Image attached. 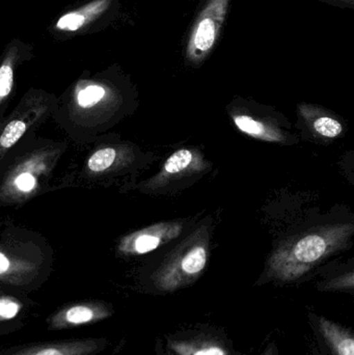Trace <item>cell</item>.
<instances>
[{"label":"cell","mask_w":354,"mask_h":355,"mask_svg":"<svg viewBox=\"0 0 354 355\" xmlns=\"http://www.w3.org/2000/svg\"><path fill=\"white\" fill-rule=\"evenodd\" d=\"M85 23V17L79 12H69V14L62 16L57 21V28L62 31H76L83 26Z\"/></svg>","instance_id":"cell-15"},{"label":"cell","mask_w":354,"mask_h":355,"mask_svg":"<svg viewBox=\"0 0 354 355\" xmlns=\"http://www.w3.org/2000/svg\"><path fill=\"white\" fill-rule=\"evenodd\" d=\"M166 347L170 355H241L224 331L209 325L166 336Z\"/></svg>","instance_id":"cell-2"},{"label":"cell","mask_w":354,"mask_h":355,"mask_svg":"<svg viewBox=\"0 0 354 355\" xmlns=\"http://www.w3.org/2000/svg\"><path fill=\"white\" fill-rule=\"evenodd\" d=\"M314 130L326 137H336L341 135L343 126L340 122L330 116H319L313 123Z\"/></svg>","instance_id":"cell-12"},{"label":"cell","mask_w":354,"mask_h":355,"mask_svg":"<svg viewBox=\"0 0 354 355\" xmlns=\"http://www.w3.org/2000/svg\"><path fill=\"white\" fill-rule=\"evenodd\" d=\"M14 74L10 64H6L0 67V98L6 97L12 91Z\"/></svg>","instance_id":"cell-16"},{"label":"cell","mask_w":354,"mask_h":355,"mask_svg":"<svg viewBox=\"0 0 354 355\" xmlns=\"http://www.w3.org/2000/svg\"><path fill=\"white\" fill-rule=\"evenodd\" d=\"M25 130H26V125L24 122L12 121L2 132L1 137H0V146L6 149L12 147L24 135Z\"/></svg>","instance_id":"cell-11"},{"label":"cell","mask_w":354,"mask_h":355,"mask_svg":"<svg viewBox=\"0 0 354 355\" xmlns=\"http://www.w3.org/2000/svg\"><path fill=\"white\" fill-rule=\"evenodd\" d=\"M104 95H105V89L103 87L99 85H89L78 94L77 100L79 105L82 107H89L103 99Z\"/></svg>","instance_id":"cell-13"},{"label":"cell","mask_w":354,"mask_h":355,"mask_svg":"<svg viewBox=\"0 0 354 355\" xmlns=\"http://www.w3.org/2000/svg\"><path fill=\"white\" fill-rule=\"evenodd\" d=\"M227 6L228 0H211L203 10L189 43L188 52L191 58L200 60L213 47L218 29L226 15Z\"/></svg>","instance_id":"cell-4"},{"label":"cell","mask_w":354,"mask_h":355,"mask_svg":"<svg viewBox=\"0 0 354 355\" xmlns=\"http://www.w3.org/2000/svg\"><path fill=\"white\" fill-rule=\"evenodd\" d=\"M116 152L112 148H105L96 152L89 160V168L91 172L99 173L107 170L116 159Z\"/></svg>","instance_id":"cell-9"},{"label":"cell","mask_w":354,"mask_h":355,"mask_svg":"<svg viewBox=\"0 0 354 355\" xmlns=\"http://www.w3.org/2000/svg\"><path fill=\"white\" fill-rule=\"evenodd\" d=\"M159 355H170V354H168V352H166V349H163V350H162L161 352H159Z\"/></svg>","instance_id":"cell-21"},{"label":"cell","mask_w":354,"mask_h":355,"mask_svg":"<svg viewBox=\"0 0 354 355\" xmlns=\"http://www.w3.org/2000/svg\"><path fill=\"white\" fill-rule=\"evenodd\" d=\"M207 261V250L203 245L193 246L159 269L155 277L156 287L162 292L186 287L203 272Z\"/></svg>","instance_id":"cell-3"},{"label":"cell","mask_w":354,"mask_h":355,"mask_svg":"<svg viewBox=\"0 0 354 355\" xmlns=\"http://www.w3.org/2000/svg\"><path fill=\"white\" fill-rule=\"evenodd\" d=\"M310 323L330 355H354V336L351 329L311 313Z\"/></svg>","instance_id":"cell-5"},{"label":"cell","mask_w":354,"mask_h":355,"mask_svg":"<svg viewBox=\"0 0 354 355\" xmlns=\"http://www.w3.org/2000/svg\"><path fill=\"white\" fill-rule=\"evenodd\" d=\"M20 304L10 298H0V318L12 319L20 312Z\"/></svg>","instance_id":"cell-17"},{"label":"cell","mask_w":354,"mask_h":355,"mask_svg":"<svg viewBox=\"0 0 354 355\" xmlns=\"http://www.w3.org/2000/svg\"><path fill=\"white\" fill-rule=\"evenodd\" d=\"M83 345H66L57 346V347H45L42 349L33 350L27 354L20 355H80L85 352Z\"/></svg>","instance_id":"cell-14"},{"label":"cell","mask_w":354,"mask_h":355,"mask_svg":"<svg viewBox=\"0 0 354 355\" xmlns=\"http://www.w3.org/2000/svg\"><path fill=\"white\" fill-rule=\"evenodd\" d=\"M237 128L247 135L254 137L265 139V141H280L281 137L276 131L272 130L269 127L265 126L263 123L254 120L249 116H237L234 118Z\"/></svg>","instance_id":"cell-7"},{"label":"cell","mask_w":354,"mask_h":355,"mask_svg":"<svg viewBox=\"0 0 354 355\" xmlns=\"http://www.w3.org/2000/svg\"><path fill=\"white\" fill-rule=\"evenodd\" d=\"M351 227L349 225L320 230L284 246L270 259L268 277L281 282L299 279L337 250L351 233Z\"/></svg>","instance_id":"cell-1"},{"label":"cell","mask_w":354,"mask_h":355,"mask_svg":"<svg viewBox=\"0 0 354 355\" xmlns=\"http://www.w3.org/2000/svg\"><path fill=\"white\" fill-rule=\"evenodd\" d=\"M181 232L182 225L179 223H158L129 236L123 241L121 248L131 254H147L159 248L161 244L178 237Z\"/></svg>","instance_id":"cell-6"},{"label":"cell","mask_w":354,"mask_h":355,"mask_svg":"<svg viewBox=\"0 0 354 355\" xmlns=\"http://www.w3.org/2000/svg\"><path fill=\"white\" fill-rule=\"evenodd\" d=\"M193 162V152L182 149L172 154L164 164V172L174 175L186 170Z\"/></svg>","instance_id":"cell-8"},{"label":"cell","mask_w":354,"mask_h":355,"mask_svg":"<svg viewBox=\"0 0 354 355\" xmlns=\"http://www.w3.org/2000/svg\"><path fill=\"white\" fill-rule=\"evenodd\" d=\"M37 181L33 175L28 173H22L16 179V185L19 190L23 192H29L35 188Z\"/></svg>","instance_id":"cell-18"},{"label":"cell","mask_w":354,"mask_h":355,"mask_svg":"<svg viewBox=\"0 0 354 355\" xmlns=\"http://www.w3.org/2000/svg\"><path fill=\"white\" fill-rule=\"evenodd\" d=\"M10 267V262L2 252H0V275L8 272Z\"/></svg>","instance_id":"cell-19"},{"label":"cell","mask_w":354,"mask_h":355,"mask_svg":"<svg viewBox=\"0 0 354 355\" xmlns=\"http://www.w3.org/2000/svg\"><path fill=\"white\" fill-rule=\"evenodd\" d=\"M261 355H278V348L276 342H270Z\"/></svg>","instance_id":"cell-20"},{"label":"cell","mask_w":354,"mask_h":355,"mask_svg":"<svg viewBox=\"0 0 354 355\" xmlns=\"http://www.w3.org/2000/svg\"><path fill=\"white\" fill-rule=\"evenodd\" d=\"M95 311L87 306H73L66 311L64 315V321L72 325H80L91 322L95 319Z\"/></svg>","instance_id":"cell-10"}]
</instances>
